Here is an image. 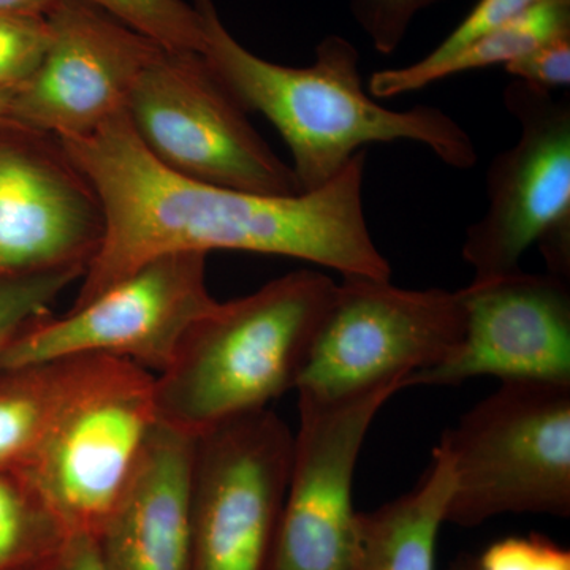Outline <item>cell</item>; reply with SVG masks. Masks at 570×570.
<instances>
[{
  "label": "cell",
  "mask_w": 570,
  "mask_h": 570,
  "mask_svg": "<svg viewBox=\"0 0 570 570\" xmlns=\"http://www.w3.org/2000/svg\"><path fill=\"white\" fill-rule=\"evenodd\" d=\"M61 141L92 183L105 212L102 246L86 268L71 307L91 302L145 262L175 253L281 255L326 266L343 277H392V266L367 228L366 149L321 189L266 195L168 170L146 151L127 112L88 137Z\"/></svg>",
  "instance_id": "obj_1"
},
{
  "label": "cell",
  "mask_w": 570,
  "mask_h": 570,
  "mask_svg": "<svg viewBox=\"0 0 570 570\" xmlns=\"http://www.w3.org/2000/svg\"><path fill=\"white\" fill-rule=\"evenodd\" d=\"M204 26L200 55L247 112H261L279 132L299 193L332 181L352 157L376 142L411 141L456 170L479 160L471 135L436 107L390 110L374 99L347 39L328 36L307 67L269 62L243 47L220 20L213 0H193Z\"/></svg>",
  "instance_id": "obj_2"
},
{
  "label": "cell",
  "mask_w": 570,
  "mask_h": 570,
  "mask_svg": "<svg viewBox=\"0 0 570 570\" xmlns=\"http://www.w3.org/2000/svg\"><path fill=\"white\" fill-rule=\"evenodd\" d=\"M335 291L332 277L298 269L217 302L156 376L160 422L198 436L295 390Z\"/></svg>",
  "instance_id": "obj_3"
},
{
  "label": "cell",
  "mask_w": 570,
  "mask_h": 570,
  "mask_svg": "<svg viewBox=\"0 0 570 570\" xmlns=\"http://www.w3.org/2000/svg\"><path fill=\"white\" fill-rule=\"evenodd\" d=\"M453 468L445 523L570 515V384L502 382L442 434Z\"/></svg>",
  "instance_id": "obj_4"
},
{
  "label": "cell",
  "mask_w": 570,
  "mask_h": 570,
  "mask_svg": "<svg viewBox=\"0 0 570 570\" xmlns=\"http://www.w3.org/2000/svg\"><path fill=\"white\" fill-rule=\"evenodd\" d=\"M156 376L124 360L91 365L20 471L75 535L97 539L159 425Z\"/></svg>",
  "instance_id": "obj_5"
},
{
  "label": "cell",
  "mask_w": 570,
  "mask_h": 570,
  "mask_svg": "<svg viewBox=\"0 0 570 570\" xmlns=\"http://www.w3.org/2000/svg\"><path fill=\"white\" fill-rule=\"evenodd\" d=\"M126 112L146 151L175 174L247 193L302 194L291 165L200 52L160 51L135 82Z\"/></svg>",
  "instance_id": "obj_6"
},
{
  "label": "cell",
  "mask_w": 570,
  "mask_h": 570,
  "mask_svg": "<svg viewBox=\"0 0 570 570\" xmlns=\"http://www.w3.org/2000/svg\"><path fill=\"white\" fill-rule=\"evenodd\" d=\"M504 105L520 126L515 145L487 170V212L468 228L464 262L472 281L519 272L539 245L551 275L570 277V100L513 80Z\"/></svg>",
  "instance_id": "obj_7"
},
{
  "label": "cell",
  "mask_w": 570,
  "mask_h": 570,
  "mask_svg": "<svg viewBox=\"0 0 570 570\" xmlns=\"http://www.w3.org/2000/svg\"><path fill=\"white\" fill-rule=\"evenodd\" d=\"M463 335L461 291H412L390 281L344 276L295 390L336 400L393 379L406 381L449 358Z\"/></svg>",
  "instance_id": "obj_8"
},
{
  "label": "cell",
  "mask_w": 570,
  "mask_h": 570,
  "mask_svg": "<svg viewBox=\"0 0 570 570\" xmlns=\"http://www.w3.org/2000/svg\"><path fill=\"white\" fill-rule=\"evenodd\" d=\"M202 253L159 255L63 316L41 317L0 352V370L71 356H111L163 373L216 299Z\"/></svg>",
  "instance_id": "obj_9"
},
{
  "label": "cell",
  "mask_w": 570,
  "mask_h": 570,
  "mask_svg": "<svg viewBox=\"0 0 570 570\" xmlns=\"http://www.w3.org/2000/svg\"><path fill=\"white\" fill-rule=\"evenodd\" d=\"M294 433L268 407L195 436L189 570H273Z\"/></svg>",
  "instance_id": "obj_10"
},
{
  "label": "cell",
  "mask_w": 570,
  "mask_h": 570,
  "mask_svg": "<svg viewBox=\"0 0 570 570\" xmlns=\"http://www.w3.org/2000/svg\"><path fill=\"white\" fill-rule=\"evenodd\" d=\"M404 379L336 400L298 395L291 478L273 570H356L358 512L352 501L367 431Z\"/></svg>",
  "instance_id": "obj_11"
},
{
  "label": "cell",
  "mask_w": 570,
  "mask_h": 570,
  "mask_svg": "<svg viewBox=\"0 0 570 570\" xmlns=\"http://www.w3.org/2000/svg\"><path fill=\"white\" fill-rule=\"evenodd\" d=\"M50 41L40 66L11 92V122L88 137L127 110L135 82L163 48L86 0H59L47 14Z\"/></svg>",
  "instance_id": "obj_12"
},
{
  "label": "cell",
  "mask_w": 570,
  "mask_h": 570,
  "mask_svg": "<svg viewBox=\"0 0 570 570\" xmlns=\"http://www.w3.org/2000/svg\"><path fill=\"white\" fill-rule=\"evenodd\" d=\"M104 236L102 202L63 142L0 119V276L86 273Z\"/></svg>",
  "instance_id": "obj_13"
},
{
  "label": "cell",
  "mask_w": 570,
  "mask_h": 570,
  "mask_svg": "<svg viewBox=\"0 0 570 570\" xmlns=\"http://www.w3.org/2000/svg\"><path fill=\"white\" fill-rule=\"evenodd\" d=\"M464 335L439 365L406 379V389L459 385L493 376L570 384L569 281L523 269L460 288Z\"/></svg>",
  "instance_id": "obj_14"
},
{
  "label": "cell",
  "mask_w": 570,
  "mask_h": 570,
  "mask_svg": "<svg viewBox=\"0 0 570 570\" xmlns=\"http://www.w3.org/2000/svg\"><path fill=\"white\" fill-rule=\"evenodd\" d=\"M194 455L195 436L157 425L97 535L105 570H189Z\"/></svg>",
  "instance_id": "obj_15"
},
{
  "label": "cell",
  "mask_w": 570,
  "mask_h": 570,
  "mask_svg": "<svg viewBox=\"0 0 570 570\" xmlns=\"http://www.w3.org/2000/svg\"><path fill=\"white\" fill-rule=\"evenodd\" d=\"M452 490V461L436 445L414 489L376 510L358 512L356 570H434Z\"/></svg>",
  "instance_id": "obj_16"
},
{
  "label": "cell",
  "mask_w": 570,
  "mask_h": 570,
  "mask_svg": "<svg viewBox=\"0 0 570 570\" xmlns=\"http://www.w3.org/2000/svg\"><path fill=\"white\" fill-rule=\"evenodd\" d=\"M92 356L0 370V469L28 463Z\"/></svg>",
  "instance_id": "obj_17"
},
{
  "label": "cell",
  "mask_w": 570,
  "mask_h": 570,
  "mask_svg": "<svg viewBox=\"0 0 570 570\" xmlns=\"http://www.w3.org/2000/svg\"><path fill=\"white\" fill-rule=\"evenodd\" d=\"M566 33H570V0H542L527 13L472 41L433 69L422 73H406L400 67L374 71L367 80V92L377 100L392 99L466 71L505 67Z\"/></svg>",
  "instance_id": "obj_18"
},
{
  "label": "cell",
  "mask_w": 570,
  "mask_h": 570,
  "mask_svg": "<svg viewBox=\"0 0 570 570\" xmlns=\"http://www.w3.org/2000/svg\"><path fill=\"white\" fill-rule=\"evenodd\" d=\"M73 538L20 471L0 469V570H39Z\"/></svg>",
  "instance_id": "obj_19"
},
{
  "label": "cell",
  "mask_w": 570,
  "mask_h": 570,
  "mask_svg": "<svg viewBox=\"0 0 570 570\" xmlns=\"http://www.w3.org/2000/svg\"><path fill=\"white\" fill-rule=\"evenodd\" d=\"M167 51L202 52L200 13L186 0H86Z\"/></svg>",
  "instance_id": "obj_20"
},
{
  "label": "cell",
  "mask_w": 570,
  "mask_h": 570,
  "mask_svg": "<svg viewBox=\"0 0 570 570\" xmlns=\"http://www.w3.org/2000/svg\"><path fill=\"white\" fill-rule=\"evenodd\" d=\"M85 276L81 269H62L33 276H0V352L26 326L52 314V305L71 284Z\"/></svg>",
  "instance_id": "obj_21"
},
{
  "label": "cell",
  "mask_w": 570,
  "mask_h": 570,
  "mask_svg": "<svg viewBox=\"0 0 570 570\" xmlns=\"http://www.w3.org/2000/svg\"><path fill=\"white\" fill-rule=\"evenodd\" d=\"M50 41L45 14L0 11V89L20 88L40 66Z\"/></svg>",
  "instance_id": "obj_22"
},
{
  "label": "cell",
  "mask_w": 570,
  "mask_h": 570,
  "mask_svg": "<svg viewBox=\"0 0 570 570\" xmlns=\"http://www.w3.org/2000/svg\"><path fill=\"white\" fill-rule=\"evenodd\" d=\"M540 2L542 0H479L474 9L469 11L463 21L433 51L428 52L425 58L420 61L400 67V69L406 73H422V71L433 69L439 63L448 61L450 56L463 50L472 41L497 31Z\"/></svg>",
  "instance_id": "obj_23"
},
{
  "label": "cell",
  "mask_w": 570,
  "mask_h": 570,
  "mask_svg": "<svg viewBox=\"0 0 570 570\" xmlns=\"http://www.w3.org/2000/svg\"><path fill=\"white\" fill-rule=\"evenodd\" d=\"M438 2L441 0H348L356 24L384 56L393 55L417 14Z\"/></svg>",
  "instance_id": "obj_24"
},
{
  "label": "cell",
  "mask_w": 570,
  "mask_h": 570,
  "mask_svg": "<svg viewBox=\"0 0 570 570\" xmlns=\"http://www.w3.org/2000/svg\"><path fill=\"white\" fill-rule=\"evenodd\" d=\"M479 570H570V551L542 535L491 543L478 558Z\"/></svg>",
  "instance_id": "obj_25"
},
{
  "label": "cell",
  "mask_w": 570,
  "mask_h": 570,
  "mask_svg": "<svg viewBox=\"0 0 570 570\" xmlns=\"http://www.w3.org/2000/svg\"><path fill=\"white\" fill-rule=\"evenodd\" d=\"M505 71L513 80L553 91L570 85V33L540 45L534 50L508 63Z\"/></svg>",
  "instance_id": "obj_26"
},
{
  "label": "cell",
  "mask_w": 570,
  "mask_h": 570,
  "mask_svg": "<svg viewBox=\"0 0 570 570\" xmlns=\"http://www.w3.org/2000/svg\"><path fill=\"white\" fill-rule=\"evenodd\" d=\"M39 570H105V568L100 560L97 540L88 535H75L55 560Z\"/></svg>",
  "instance_id": "obj_27"
},
{
  "label": "cell",
  "mask_w": 570,
  "mask_h": 570,
  "mask_svg": "<svg viewBox=\"0 0 570 570\" xmlns=\"http://www.w3.org/2000/svg\"><path fill=\"white\" fill-rule=\"evenodd\" d=\"M59 0H0V11L47 14Z\"/></svg>",
  "instance_id": "obj_28"
},
{
  "label": "cell",
  "mask_w": 570,
  "mask_h": 570,
  "mask_svg": "<svg viewBox=\"0 0 570 570\" xmlns=\"http://www.w3.org/2000/svg\"><path fill=\"white\" fill-rule=\"evenodd\" d=\"M448 570H479L478 558L463 554V557L456 558Z\"/></svg>",
  "instance_id": "obj_29"
},
{
  "label": "cell",
  "mask_w": 570,
  "mask_h": 570,
  "mask_svg": "<svg viewBox=\"0 0 570 570\" xmlns=\"http://www.w3.org/2000/svg\"><path fill=\"white\" fill-rule=\"evenodd\" d=\"M10 89H0V119L6 116L7 107H9L10 97H11Z\"/></svg>",
  "instance_id": "obj_30"
}]
</instances>
